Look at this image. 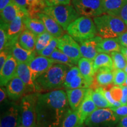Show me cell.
Wrapping results in <instances>:
<instances>
[{"label":"cell","instance_id":"6da1fadb","mask_svg":"<svg viewBox=\"0 0 127 127\" xmlns=\"http://www.w3.org/2000/svg\"><path fill=\"white\" fill-rule=\"evenodd\" d=\"M69 106L66 93L63 90L39 94L36 104V127H58Z\"/></svg>","mask_w":127,"mask_h":127},{"label":"cell","instance_id":"7a4b0ae2","mask_svg":"<svg viewBox=\"0 0 127 127\" xmlns=\"http://www.w3.org/2000/svg\"><path fill=\"white\" fill-rule=\"evenodd\" d=\"M69 66L61 64H54L34 81L35 91H54L64 87Z\"/></svg>","mask_w":127,"mask_h":127},{"label":"cell","instance_id":"3957f363","mask_svg":"<svg viewBox=\"0 0 127 127\" xmlns=\"http://www.w3.org/2000/svg\"><path fill=\"white\" fill-rule=\"evenodd\" d=\"M97 34L102 38H118L127 30V25L120 18L105 14L93 19Z\"/></svg>","mask_w":127,"mask_h":127},{"label":"cell","instance_id":"277c9868","mask_svg":"<svg viewBox=\"0 0 127 127\" xmlns=\"http://www.w3.org/2000/svg\"><path fill=\"white\" fill-rule=\"evenodd\" d=\"M66 31L78 42L93 38L97 34V30L94 20L90 17L85 16H80L72 22L68 26Z\"/></svg>","mask_w":127,"mask_h":127},{"label":"cell","instance_id":"5b68a950","mask_svg":"<svg viewBox=\"0 0 127 127\" xmlns=\"http://www.w3.org/2000/svg\"><path fill=\"white\" fill-rule=\"evenodd\" d=\"M42 12L52 17L64 31H66L68 26L80 17L74 6L70 4L47 6L44 8Z\"/></svg>","mask_w":127,"mask_h":127},{"label":"cell","instance_id":"8992f818","mask_svg":"<svg viewBox=\"0 0 127 127\" xmlns=\"http://www.w3.org/2000/svg\"><path fill=\"white\" fill-rule=\"evenodd\" d=\"M39 93H31L22 98L20 105L21 124L27 127H36V104Z\"/></svg>","mask_w":127,"mask_h":127},{"label":"cell","instance_id":"52a82bcc","mask_svg":"<svg viewBox=\"0 0 127 127\" xmlns=\"http://www.w3.org/2000/svg\"><path fill=\"white\" fill-rule=\"evenodd\" d=\"M120 118L111 108H97L85 121L88 127H111Z\"/></svg>","mask_w":127,"mask_h":127},{"label":"cell","instance_id":"ba28073f","mask_svg":"<svg viewBox=\"0 0 127 127\" xmlns=\"http://www.w3.org/2000/svg\"><path fill=\"white\" fill-rule=\"evenodd\" d=\"M72 4L80 16L94 18L105 14L102 0H72Z\"/></svg>","mask_w":127,"mask_h":127},{"label":"cell","instance_id":"9c48e42d","mask_svg":"<svg viewBox=\"0 0 127 127\" xmlns=\"http://www.w3.org/2000/svg\"><path fill=\"white\" fill-rule=\"evenodd\" d=\"M57 48L67 55L76 65L81 58L79 44L68 34H64L60 38Z\"/></svg>","mask_w":127,"mask_h":127},{"label":"cell","instance_id":"30bf717a","mask_svg":"<svg viewBox=\"0 0 127 127\" xmlns=\"http://www.w3.org/2000/svg\"><path fill=\"white\" fill-rule=\"evenodd\" d=\"M25 16L28 15L25 14H21L12 21L10 23L7 24L6 30L8 38V44L5 50L9 52L11 48L14 44L18 41L19 36H20L21 33L27 29L24 23V18Z\"/></svg>","mask_w":127,"mask_h":127},{"label":"cell","instance_id":"8fae6325","mask_svg":"<svg viewBox=\"0 0 127 127\" xmlns=\"http://www.w3.org/2000/svg\"><path fill=\"white\" fill-rule=\"evenodd\" d=\"M54 64L53 60L49 57L38 55L35 57L28 64L33 81H35L39 77L47 72Z\"/></svg>","mask_w":127,"mask_h":127},{"label":"cell","instance_id":"7c38bea8","mask_svg":"<svg viewBox=\"0 0 127 127\" xmlns=\"http://www.w3.org/2000/svg\"><path fill=\"white\" fill-rule=\"evenodd\" d=\"M18 63L11 54L0 69V85L1 87H5L9 81L17 75V66Z\"/></svg>","mask_w":127,"mask_h":127},{"label":"cell","instance_id":"4fadbf2b","mask_svg":"<svg viewBox=\"0 0 127 127\" xmlns=\"http://www.w3.org/2000/svg\"><path fill=\"white\" fill-rule=\"evenodd\" d=\"M92 92H93V89L90 88H88L87 94L82 104L77 109L80 125H82L94 111L98 108L92 99Z\"/></svg>","mask_w":127,"mask_h":127},{"label":"cell","instance_id":"5bb4252c","mask_svg":"<svg viewBox=\"0 0 127 127\" xmlns=\"http://www.w3.org/2000/svg\"><path fill=\"white\" fill-rule=\"evenodd\" d=\"M20 124V105L12 104L3 114L0 127H17Z\"/></svg>","mask_w":127,"mask_h":127},{"label":"cell","instance_id":"9a60e30c","mask_svg":"<svg viewBox=\"0 0 127 127\" xmlns=\"http://www.w3.org/2000/svg\"><path fill=\"white\" fill-rule=\"evenodd\" d=\"M102 39L101 36L98 35L93 38L79 42L82 57L93 61L99 54L97 50L98 44Z\"/></svg>","mask_w":127,"mask_h":127},{"label":"cell","instance_id":"2e32d148","mask_svg":"<svg viewBox=\"0 0 127 127\" xmlns=\"http://www.w3.org/2000/svg\"><path fill=\"white\" fill-rule=\"evenodd\" d=\"M5 87L8 96L14 101L23 96L27 91L24 83L17 75L11 79Z\"/></svg>","mask_w":127,"mask_h":127},{"label":"cell","instance_id":"e0dca14e","mask_svg":"<svg viewBox=\"0 0 127 127\" xmlns=\"http://www.w3.org/2000/svg\"><path fill=\"white\" fill-rule=\"evenodd\" d=\"M36 16L42 21L47 31L51 34L53 37L60 38L63 35V28L52 17L43 12H39Z\"/></svg>","mask_w":127,"mask_h":127},{"label":"cell","instance_id":"ac0fdd59","mask_svg":"<svg viewBox=\"0 0 127 127\" xmlns=\"http://www.w3.org/2000/svg\"><path fill=\"white\" fill-rule=\"evenodd\" d=\"M17 75L21 79L27 89V91L35 92L34 81H33L31 70L27 63H18Z\"/></svg>","mask_w":127,"mask_h":127},{"label":"cell","instance_id":"d6986e66","mask_svg":"<svg viewBox=\"0 0 127 127\" xmlns=\"http://www.w3.org/2000/svg\"><path fill=\"white\" fill-rule=\"evenodd\" d=\"M11 54L18 63H29L36 56L35 51H28L23 48L17 41L13 45L10 50Z\"/></svg>","mask_w":127,"mask_h":127},{"label":"cell","instance_id":"ffe728a7","mask_svg":"<svg viewBox=\"0 0 127 127\" xmlns=\"http://www.w3.org/2000/svg\"><path fill=\"white\" fill-rule=\"evenodd\" d=\"M88 88H77L66 90L68 104L71 109L77 111L87 94Z\"/></svg>","mask_w":127,"mask_h":127},{"label":"cell","instance_id":"44dd1931","mask_svg":"<svg viewBox=\"0 0 127 127\" xmlns=\"http://www.w3.org/2000/svg\"><path fill=\"white\" fill-rule=\"evenodd\" d=\"M23 14L25 13L22 10L20 6L12 0L7 7L1 11V21L8 24L18 16Z\"/></svg>","mask_w":127,"mask_h":127},{"label":"cell","instance_id":"7402d4cb","mask_svg":"<svg viewBox=\"0 0 127 127\" xmlns=\"http://www.w3.org/2000/svg\"><path fill=\"white\" fill-rule=\"evenodd\" d=\"M122 45L118 38H102L98 44V53L111 54L112 52H120Z\"/></svg>","mask_w":127,"mask_h":127},{"label":"cell","instance_id":"603a6c76","mask_svg":"<svg viewBox=\"0 0 127 127\" xmlns=\"http://www.w3.org/2000/svg\"><path fill=\"white\" fill-rule=\"evenodd\" d=\"M78 65L81 74L92 85L95 80V73L94 70L93 61L82 57L79 60Z\"/></svg>","mask_w":127,"mask_h":127},{"label":"cell","instance_id":"cb8c5ba5","mask_svg":"<svg viewBox=\"0 0 127 127\" xmlns=\"http://www.w3.org/2000/svg\"><path fill=\"white\" fill-rule=\"evenodd\" d=\"M24 23L27 29L32 32L36 36L47 31L42 21L37 17L25 16L24 18Z\"/></svg>","mask_w":127,"mask_h":127},{"label":"cell","instance_id":"d4e9b609","mask_svg":"<svg viewBox=\"0 0 127 127\" xmlns=\"http://www.w3.org/2000/svg\"><path fill=\"white\" fill-rule=\"evenodd\" d=\"M114 70L109 68H101L95 74L96 84L101 87H107L113 83L114 78Z\"/></svg>","mask_w":127,"mask_h":127},{"label":"cell","instance_id":"484cf974","mask_svg":"<svg viewBox=\"0 0 127 127\" xmlns=\"http://www.w3.org/2000/svg\"><path fill=\"white\" fill-rule=\"evenodd\" d=\"M36 36L29 30L26 29L19 36L18 42L23 48L28 51H35Z\"/></svg>","mask_w":127,"mask_h":127},{"label":"cell","instance_id":"4316f807","mask_svg":"<svg viewBox=\"0 0 127 127\" xmlns=\"http://www.w3.org/2000/svg\"><path fill=\"white\" fill-rule=\"evenodd\" d=\"M93 67L95 74L101 68L114 69L113 61L110 55L105 53H99L93 60Z\"/></svg>","mask_w":127,"mask_h":127},{"label":"cell","instance_id":"83f0119b","mask_svg":"<svg viewBox=\"0 0 127 127\" xmlns=\"http://www.w3.org/2000/svg\"><path fill=\"white\" fill-rule=\"evenodd\" d=\"M92 99L98 108H111L112 105L105 98L104 95V87H98L93 90Z\"/></svg>","mask_w":127,"mask_h":127},{"label":"cell","instance_id":"f1b7e54d","mask_svg":"<svg viewBox=\"0 0 127 127\" xmlns=\"http://www.w3.org/2000/svg\"><path fill=\"white\" fill-rule=\"evenodd\" d=\"M124 0H102L105 14L118 17Z\"/></svg>","mask_w":127,"mask_h":127},{"label":"cell","instance_id":"f546056e","mask_svg":"<svg viewBox=\"0 0 127 127\" xmlns=\"http://www.w3.org/2000/svg\"><path fill=\"white\" fill-rule=\"evenodd\" d=\"M79 119L77 111L69 109L65 114L61 127H76L79 125Z\"/></svg>","mask_w":127,"mask_h":127},{"label":"cell","instance_id":"4dcf8cb0","mask_svg":"<svg viewBox=\"0 0 127 127\" xmlns=\"http://www.w3.org/2000/svg\"><path fill=\"white\" fill-rule=\"evenodd\" d=\"M50 58L53 60L55 64H61L66 65L70 68L76 65L67 55L65 54L58 48L55 49L54 51L52 52Z\"/></svg>","mask_w":127,"mask_h":127},{"label":"cell","instance_id":"1f68e13d","mask_svg":"<svg viewBox=\"0 0 127 127\" xmlns=\"http://www.w3.org/2000/svg\"><path fill=\"white\" fill-rule=\"evenodd\" d=\"M28 14L31 17H35L36 14L42 12V10L47 7L44 0H27Z\"/></svg>","mask_w":127,"mask_h":127},{"label":"cell","instance_id":"d6a6232c","mask_svg":"<svg viewBox=\"0 0 127 127\" xmlns=\"http://www.w3.org/2000/svg\"><path fill=\"white\" fill-rule=\"evenodd\" d=\"M53 38L52 35L48 32L47 31L36 36L35 49L36 54L38 55L41 51L43 50L48 45L51 40Z\"/></svg>","mask_w":127,"mask_h":127},{"label":"cell","instance_id":"836d02e7","mask_svg":"<svg viewBox=\"0 0 127 127\" xmlns=\"http://www.w3.org/2000/svg\"><path fill=\"white\" fill-rule=\"evenodd\" d=\"M112 59L114 69L124 70L127 65V61L123 54L120 52H112L110 54Z\"/></svg>","mask_w":127,"mask_h":127},{"label":"cell","instance_id":"e575fe53","mask_svg":"<svg viewBox=\"0 0 127 127\" xmlns=\"http://www.w3.org/2000/svg\"><path fill=\"white\" fill-rule=\"evenodd\" d=\"M91 85L92 84L88 82L81 74H79L66 87L65 89L70 90L77 88H89Z\"/></svg>","mask_w":127,"mask_h":127},{"label":"cell","instance_id":"d590c367","mask_svg":"<svg viewBox=\"0 0 127 127\" xmlns=\"http://www.w3.org/2000/svg\"><path fill=\"white\" fill-rule=\"evenodd\" d=\"M7 24L1 21L0 24V51L5 50L8 44L7 30H6Z\"/></svg>","mask_w":127,"mask_h":127},{"label":"cell","instance_id":"8d00e7d4","mask_svg":"<svg viewBox=\"0 0 127 127\" xmlns=\"http://www.w3.org/2000/svg\"><path fill=\"white\" fill-rule=\"evenodd\" d=\"M58 40H59V38L54 37L51 40L50 43L48 44V45L43 50L41 51L38 55L46 57H49V58H50V57L51 55L52 52L54 51L55 49L57 48V46H58Z\"/></svg>","mask_w":127,"mask_h":127},{"label":"cell","instance_id":"74e56055","mask_svg":"<svg viewBox=\"0 0 127 127\" xmlns=\"http://www.w3.org/2000/svg\"><path fill=\"white\" fill-rule=\"evenodd\" d=\"M79 74H81V73L78 67L76 66H74L70 68V69H69V70L68 71L67 73H66L65 79V82L64 84V87L66 88V87Z\"/></svg>","mask_w":127,"mask_h":127},{"label":"cell","instance_id":"f35d334b","mask_svg":"<svg viewBox=\"0 0 127 127\" xmlns=\"http://www.w3.org/2000/svg\"><path fill=\"white\" fill-rule=\"evenodd\" d=\"M127 74L124 70L115 69L113 84L115 86H122L125 84Z\"/></svg>","mask_w":127,"mask_h":127},{"label":"cell","instance_id":"ab89813d","mask_svg":"<svg viewBox=\"0 0 127 127\" xmlns=\"http://www.w3.org/2000/svg\"><path fill=\"white\" fill-rule=\"evenodd\" d=\"M109 91L112 98L116 101L120 102L123 96V90L121 87L114 85L112 87H111Z\"/></svg>","mask_w":127,"mask_h":127},{"label":"cell","instance_id":"60d3db41","mask_svg":"<svg viewBox=\"0 0 127 127\" xmlns=\"http://www.w3.org/2000/svg\"><path fill=\"white\" fill-rule=\"evenodd\" d=\"M120 118L127 117V105H122L120 107L111 108Z\"/></svg>","mask_w":127,"mask_h":127},{"label":"cell","instance_id":"b9f144b4","mask_svg":"<svg viewBox=\"0 0 127 127\" xmlns=\"http://www.w3.org/2000/svg\"><path fill=\"white\" fill-rule=\"evenodd\" d=\"M118 17L121 19L127 25V0L124 1Z\"/></svg>","mask_w":127,"mask_h":127},{"label":"cell","instance_id":"7bdbcfd3","mask_svg":"<svg viewBox=\"0 0 127 127\" xmlns=\"http://www.w3.org/2000/svg\"><path fill=\"white\" fill-rule=\"evenodd\" d=\"M16 4L20 6V7L22 9V10L25 12L28 16H29L28 14V5L27 0H13Z\"/></svg>","mask_w":127,"mask_h":127},{"label":"cell","instance_id":"ee69618b","mask_svg":"<svg viewBox=\"0 0 127 127\" xmlns=\"http://www.w3.org/2000/svg\"><path fill=\"white\" fill-rule=\"evenodd\" d=\"M10 54V52L7 50H3L0 52V69L4 66Z\"/></svg>","mask_w":127,"mask_h":127},{"label":"cell","instance_id":"f6af8a7d","mask_svg":"<svg viewBox=\"0 0 127 127\" xmlns=\"http://www.w3.org/2000/svg\"><path fill=\"white\" fill-rule=\"evenodd\" d=\"M71 0H48L47 6L57 5H69Z\"/></svg>","mask_w":127,"mask_h":127},{"label":"cell","instance_id":"bcb514c9","mask_svg":"<svg viewBox=\"0 0 127 127\" xmlns=\"http://www.w3.org/2000/svg\"><path fill=\"white\" fill-rule=\"evenodd\" d=\"M118 38L121 45L123 47H127V30L122 34H121L118 37Z\"/></svg>","mask_w":127,"mask_h":127},{"label":"cell","instance_id":"7dc6e473","mask_svg":"<svg viewBox=\"0 0 127 127\" xmlns=\"http://www.w3.org/2000/svg\"><path fill=\"white\" fill-rule=\"evenodd\" d=\"M121 87L123 90V96L120 102L122 105H127V86L124 85Z\"/></svg>","mask_w":127,"mask_h":127},{"label":"cell","instance_id":"c3c4849f","mask_svg":"<svg viewBox=\"0 0 127 127\" xmlns=\"http://www.w3.org/2000/svg\"><path fill=\"white\" fill-rule=\"evenodd\" d=\"M7 96L8 94L7 90L4 87H1V89H0V101H1V102H2L5 99V98L7 97Z\"/></svg>","mask_w":127,"mask_h":127},{"label":"cell","instance_id":"681fc988","mask_svg":"<svg viewBox=\"0 0 127 127\" xmlns=\"http://www.w3.org/2000/svg\"><path fill=\"white\" fill-rule=\"evenodd\" d=\"M12 0H0V11L4 9Z\"/></svg>","mask_w":127,"mask_h":127},{"label":"cell","instance_id":"f907efd6","mask_svg":"<svg viewBox=\"0 0 127 127\" xmlns=\"http://www.w3.org/2000/svg\"><path fill=\"white\" fill-rule=\"evenodd\" d=\"M117 127H127V117L120 118Z\"/></svg>","mask_w":127,"mask_h":127},{"label":"cell","instance_id":"816d5d0a","mask_svg":"<svg viewBox=\"0 0 127 127\" xmlns=\"http://www.w3.org/2000/svg\"><path fill=\"white\" fill-rule=\"evenodd\" d=\"M121 52V53L123 54L124 56L125 59H126L127 61V47H123V46H122Z\"/></svg>","mask_w":127,"mask_h":127},{"label":"cell","instance_id":"f5cc1de1","mask_svg":"<svg viewBox=\"0 0 127 127\" xmlns=\"http://www.w3.org/2000/svg\"><path fill=\"white\" fill-rule=\"evenodd\" d=\"M124 71H125V72L127 74V66H125V69H124Z\"/></svg>","mask_w":127,"mask_h":127},{"label":"cell","instance_id":"db71d44e","mask_svg":"<svg viewBox=\"0 0 127 127\" xmlns=\"http://www.w3.org/2000/svg\"><path fill=\"white\" fill-rule=\"evenodd\" d=\"M17 127H25V126H24V125H23L22 124H20V125H19V126H18Z\"/></svg>","mask_w":127,"mask_h":127},{"label":"cell","instance_id":"11a10c76","mask_svg":"<svg viewBox=\"0 0 127 127\" xmlns=\"http://www.w3.org/2000/svg\"><path fill=\"white\" fill-rule=\"evenodd\" d=\"M124 85H127V78H126V81H125V84Z\"/></svg>","mask_w":127,"mask_h":127},{"label":"cell","instance_id":"9f6ffc18","mask_svg":"<svg viewBox=\"0 0 127 127\" xmlns=\"http://www.w3.org/2000/svg\"><path fill=\"white\" fill-rule=\"evenodd\" d=\"M44 2H45V4H46V5H47V3H48V0H44Z\"/></svg>","mask_w":127,"mask_h":127},{"label":"cell","instance_id":"6f0895ef","mask_svg":"<svg viewBox=\"0 0 127 127\" xmlns=\"http://www.w3.org/2000/svg\"><path fill=\"white\" fill-rule=\"evenodd\" d=\"M76 127H81L80 125H78V126H77Z\"/></svg>","mask_w":127,"mask_h":127},{"label":"cell","instance_id":"680465c9","mask_svg":"<svg viewBox=\"0 0 127 127\" xmlns=\"http://www.w3.org/2000/svg\"><path fill=\"white\" fill-rule=\"evenodd\" d=\"M47 4H48V3H47Z\"/></svg>","mask_w":127,"mask_h":127},{"label":"cell","instance_id":"91938a15","mask_svg":"<svg viewBox=\"0 0 127 127\" xmlns=\"http://www.w3.org/2000/svg\"></svg>","mask_w":127,"mask_h":127}]
</instances>
